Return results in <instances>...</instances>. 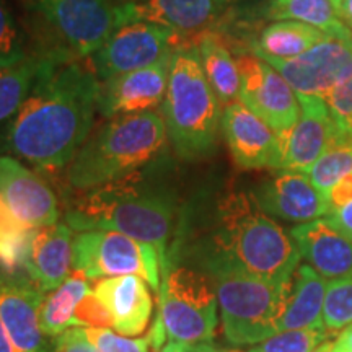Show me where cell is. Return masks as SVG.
<instances>
[{
  "mask_svg": "<svg viewBox=\"0 0 352 352\" xmlns=\"http://www.w3.org/2000/svg\"><path fill=\"white\" fill-rule=\"evenodd\" d=\"M98 94L90 67L43 56L36 82L7 127L6 147L41 171L65 168L90 135Z\"/></svg>",
  "mask_w": 352,
  "mask_h": 352,
  "instance_id": "cell-1",
  "label": "cell"
},
{
  "mask_svg": "<svg viewBox=\"0 0 352 352\" xmlns=\"http://www.w3.org/2000/svg\"><path fill=\"white\" fill-rule=\"evenodd\" d=\"M204 235L176 240L168 258L186 263L219 259L274 283L292 279L300 252L290 232L259 208L252 191L228 189L220 195Z\"/></svg>",
  "mask_w": 352,
  "mask_h": 352,
  "instance_id": "cell-2",
  "label": "cell"
},
{
  "mask_svg": "<svg viewBox=\"0 0 352 352\" xmlns=\"http://www.w3.org/2000/svg\"><path fill=\"white\" fill-rule=\"evenodd\" d=\"M178 197L168 186L135 173L90 189L65 214L72 230H111L157 250L164 266L179 223Z\"/></svg>",
  "mask_w": 352,
  "mask_h": 352,
  "instance_id": "cell-3",
  "label": "cell"
},
{
  "mask_svg": "<svg viewBox=\"0 0 352 352\" xmlns=\"http://www.w3.org/2000/svg\"><path fill=\"white\" fill-rule=\"evenodd\" d=\"M168 144L160 113L145 111L108 120L67 166V182L78 191L104 186L139 173L164 155Z\"/></svg>",
  "mask_w": 352,
  "mask_h": 352,
  "instance_id": "cell-4",
  "label": "cell"
},
{
  "mask_svg": "<svg viewBox=\"0 0 352 352\" xmlns=\"http://www.w3.org/2000/svg\"><path fill=\"white\" fill-rule=\"evenodd\" d=\"M158 316L152 344L158 352H232L215 346L219 302L212 280L199 267L176 258L162 266Z\"/></svg>",
  "mask_w": 352,
  "mask_h": 352,
  "instance_id": "cell-5",
  "label": "cell"
},
{
  "mask_svg": "<svg viewBox=\"0 0 352 352\" xmlns=\"http://www.w3.org/2000/svg\"><path fill=\"white\" fill-rule=\"evenodd\" d=\"M160 109L176 155L186 162L212 155L223 107L206 78L196 41L179 44L171 54L168 87Z\"/></svg>",
  "mask_w": 352,
  "mask_h": 352,
  "instance_id": "cell-6",
  "label": "cell"
},
{
  "mask_svg": "<svg viewBox=\"0 0 352 352\" xmlns=\"http://www.w3.org/2000/svg\"><path fill=\"white\" fill-rule=\"evenodd\" d=\"M212 280L226 340L232 346H254L279 333L290 283L253 276L219 259L189 263Z\"/></svg>",
  "mask_w": 352,
  "mask_h": 352,
  "instance_id": "cell-7",
  "label": "cell"
},
{
  "mask_svg": "<svg viewBox=\"0 0 352 352\" xmlns=\"http://www.w3.org/2000/svg\"><path fill=\"white\" fill-rule=\"evenodd\" d=\"M36 54L82 63L116 30L109 0H23Z\"/></svg>",
  "mask_w": 352,
  "mask_h": 352,
  "instance_id": "cell-8",
  "label": "cell"
},
{
  "mask_svg": "<svg viewBox=\"0 0 352 352\" xmlns=\"http://www.w3.org/2000/svg\"><path fill=\"white\" fill-rule=\"evenodd\" d=\"M72 267L94 280L140 276L155 292L162 284V263L157 250L120 232H78L72 243Z\"/></svg>",
  "mask_w": 352,
  "mask_h": 352,
  "instance_id": "cell-9",
  "label": "cell"
},
{
  "mask_svg": "<svg viewBox=\"0 0 352 352\" xmlns=\"http://www.w3.org/2000/svg\"><path fill=\"white\" fill-rule=\"evenodd\" d=\"M188 39L173 30L144 21L118 26L95 54L88 57L100 82L160 63Z\"/></svg>",
  "mask_w": 352,
  "mask_h": 352,
  "instance_id": "cell-10",
  "label": "cell"
},
{
  "mask_svg": "<svg viewBox=\"0 0 352 352\" xmlns=\"http://www.w3.org/2000/svg\"><path fill=\"white\" fill-rule=\"evenodd\" d=\"M235 57L240 70L239 101L277 134L289 131L300 114V103L294 88L254 52L243 51Z\"/></svg>",
  "mask_w": 352,
  "mask_h": 352,
  "instance_id": "cell-11",
  "label": "cell"
},
{
  "mask_svg": "<svg viewBox=\"0 0 352 352\" xmlns=\"http://www.w3.org/2000/svg\"><path fill=\"white\" fill-rule=\"evenodd\" d=\"M261 59L270 63L296 94L323 98L341 74L352 64V38L328 34L323 41L292 59Z\"/></svg>",
  "mask_w": 352,
  "mask_h": 352,
  "instance_id": "cell-12",
  "label": "cell"
},
{
  "mask_svg": "<svg viewBox=\"0 0 352 352\" xmlns=\"http://www.w3.org/2000/svg\"><path fill=\"white\" fill-rule=\"evenodd\" d=\"M0 204L26 227L59 223V206L50 184L12 157H0Z\"/></svg>",
  "mask_w": 352,
  "mask_h": 352,
  "instance_id": "cell-13",
  "label": "cell"
},
{
  "mask_svg": "<svg viewBox=\"0 0 352 352\" xmlns=\"http://www.w3.org/2000/svg\"><path fill=\"white\" fill-rule=\"evenodd\" d=\"M220 132L226 139L232 158L241 168L279 170V135L241 101H233L223 107Z\"/></svg>",
  "mask_w": 352,
  "mask_h": 352,
  "instance_id": "cell-14",
  "label": "cell"
},
{
  "mask_svg": "<svg viewBox=\"0 0 352 352\" xmlns=\"http://www.w3.org/2000/svg\"><path fill=\"white\" fill-rule=\"evenodd\" d=\"M297 96L300 103L298 120L289 131L277 134L280 140L279 170L307 173L310 166L338 142V135L321 96L300 94Z\"/></svg>",
  "mask_w": 352,
  "mask_h": 352,
  "instance_id": "cell-15",
  "label": "cell"
},
{
  "mask_svg": "<svg viewBox=\"0 0 352 352\" xmlns=\"http://www.w3.org/2000/svg\"><path fill=\"white\" fill-rule=\"evenodd\" d=\"M170 57L132 72L120 74L100 82L98 113L107 120L126 114L155 111L166 95Z\"/></svg>",
  "mask_w": 352,
  "mask_h": 352,
  "instance_id": "cell-16",
  "label": "cell"
},
{
  "mask_svg": "<svg viewBox=\"0 0 352 352\" xmlns=\"http://www.w3.org/2000/svg\"><path fill=\"white\" fill-rule=\"evenodd\" d=\"M43 298V290L25 274L0 267V323L19 352H47V336L39 324Z\"/></svg>",
  "mask_w": 352,
  "mask_h": 352,
  "instance_id": "cell-17",
  "label": "cell"
},
{
  "mask_svg": "<svg viewBox=\"0 0 352 352\" xmlns=\"http://www.w3.org/2000/svg\"><path fill=\"white\" fill-rule=\"evenodd\" d=\"M271 178L264 179L252 195L264 212L285 222L305 223L327 217L329 202L307 173L292 170H274Z\"/></svg>",
  "mask_w": 352,
  "mask_h": 352,
  "instance_id": "cell-18",
  "label": "cell"
},
{
  "mask_svg": "<svg viewBox=\"0 0 352 352\" xmlns=\"http://www.w3.org/2000/svg\"><path fill=\"white\" fill-rule=\"evenodd\" d=\"M220 8L217 0H139L116 6L118 26L144 21L173 30L183 38L199 36L214 23Z\"/></svg>",
  "mask_w": 352,
  "mask_h": 352,
  "instance_id": "cell-19",
  "label": "cell"
},
{
  "mask_svg": "<svg viewBox=\"0 0 352 352\" xmlns=\"http://www.w3.org/2000/svg\"><path fill=\"white\" fill-rule=\"evenodd\" d=\"M302 259L324 279L352 276V241L334 228L327 219L297 223L290 228Z\"/></svg>",
  "mask_w": 352,
  "mask_h": 352,
  "instance_id": "cell-20",
  "label": "cell"
},
{
  "mask_svg": "<svg viewBox=\"0 0 352 352\" xmlns=\"http://www.w3.org/2000/svg\"><path fill=\"white\" fill-rule=\"evenodd\" d=\"M94 292L111 315L114 331L139 336L148 327L153 302L144 277L131 274L100 279Z\"/></svg>",
  "mask_w": 352,
  "mask_h": 352,
  "instance_id": "cell-21",
  "label": "cell"
},
{
  "mask_svg": "<svg viewBox=\"0 0 352 352\" xmlns=\"http://www.w3.org/2000/svg\"><path fill=\"white\" fill-rule=\"evenodd\" d=\"M72 243L74 230L67 223L34 232L23 272L44 294L56 290L72 274Z\"/></svg>",
  "mask_w": 352,
  "mask_h": 352,
  "instance_id": "cell-22",
  "label": "cell"
},
{
  "mask_svg": "<svg viewBox=\"0 0 352 352\" xmlns=\"http://www.w3.org/2000/svg\"><path fill=\"white\" fill-rule=\"evenodd\" d=\"M328 283L310 264H298L294 272L279 333L287 329H320ZM327 329V328H324Z\"/></svg>",
  "mask_w": 352,
  "mask_h": 352,
  "instance_id": "cell-23",
  "label": "cell"
},
{
  "mask_svg": "<svg viewBox=\"0 0 352 352\" xmlns=\"http://www.w3.org/2000/svg\"><path fill=\"white\" fill-rule=\"evenodd\" d=\"M201 64L206 78L212 87L214 94L222 107L239 101L240 96V70L236 57L228 46L215 33L204 32L196 39Z\"/></svg>",
  "mask_w": 352,
  "mask_h": 352,
  "instance_id": "cell-24",
  "label": "cell"
},
{
  "mask_svg": "<svg viewBox=\"0 0 352 352\" xmlns=\"http://www.w3.org/2000/svg\"><path fill=\"white\" fill-rule=\"evenodd\" d=\"M328 34L314 26L294 20H276L267 23L254 38L250 50L261 57H277V59H292L303 54L323 41Z\"/></svg>",
  "mask_w": 352,
  "mask_h": 352,
  "instance_id": "cell-25",
  "label": "cell"
},
{
  "mask_svg": "<svg viewBox=\"0 0 352 352\" xmlns=\"http://www.w3.org/2000/svg\"><path fill=\"white\" fill-rule=\"evenodd\" d=\"M263 15L271 21H300L333 36L352 38V32L341 20L334 0H270Z\"/></svg>",
  "mask_w": 352,
  "mask_h": 352,
  "instance_id": "cell-26",
  "label": "cell"
},
{
  "mask_svg": "<svg viewBox=\"0 0 352 352\" xmlns=\"http://www.w3.org/2000/svg\"><path fill=\"white\" fill-rule=\"evenodd\" d=\"M88 277L82 272L74 271L63 284L52 292L44 294L39 324L47 338H57L65 329L72 328L74 314L78 302L90 292Z\"/></svg>",
  "mask_w": 352,
  "mask_h": 352,
  "instance_id": "cell-27",
  "label": "cell"
},
{
  "mask_svg": "<svg viewBox=\"0 0 352 352\" xmlns=\"http://www.w3.org/2000/svg\"><path fill=\"white\" fill-rule=\"evenodd\" d=\"M43 65V56L32 52L20 63L0 67V121L19 111L36 82Z\"/></svg>",
  "mask_w": 352,
  "mask_h": 352,
  "instance_id": "cell-28",
  "label": "cell"
},
{
  "mask_svg": "<svg viewBox=\"0 0 352 352\" xmlns=\"http://www.w3.org/2000/svg\"><path fill=\"white\" fill-rule=\"evenodd\" d=\"M36 228L26 227L0 204V267L12 274H25L30 243Z\"/></svg>",
  "mask_w": 352,
  "mask_h": 352,
  "instance_id": "cell-29",
  "label": "cell"
},
{
  "mask_svg": "<svg viewBox=\"0 0 352 352\" xmlns=\"http://www.w3.org/2000/svg\"><path fill=\"white\" fill-rule=\"evenodd\" d=\"M307 175L315 188L328 199L334 184L340 183L344 176L352 175V142L333 144L310 166Z\"/></svg>",
  "mask_w": 352,
  "mask_h": 352,
  "instance_id": "cell-30",
  "label": "cell"
},
{
  "mask_svg": "<svg viewBox=\"0 0 352 352\" xmlns=\"http://www.w3.org/2000/svg\"><path fill=\"white\" fill-rule=\"evenodd\" d=\"M323 100L336 129L338 142H352V64L329 88Z\"/></svg>",
  "mask_w": 352,
  "mask_h": 352,
  "instance_id": "cell-31",
  "label": "cell"
},
{
  "mask_svg": "<svg viewBox=\"0 0 352 352\" xmlns=\"http://www.w3.org/2000/svg\"><path fill=\"white\" fill-rule=\"evenodd\" d=\"M28 38L16 20L8 0H0V67H8L23 60L32 52L26 51Z\"/></svg>",
  "mask_w": 352,
  "mask_h": 352,
  "instance_id": "cell-32",
  "label": "cell"
},
{
  "mask_svg": "<svg viewBox=\"0 0 352 352\" xmlns=\"http://www.w3.org/2000/svg\"><path fill=\"white\" fill-rule=\"evenodd\" d=\"M352 324V276L328 280L323 327L338 331Z\"/></svg>",
  "mask_w": 352,
  "mask_h": 352,
  "instance_id": "cell-33",
  "label": "cell"
},
{
  "mask_svg": "<svg viewBox=\"0 0 352 352\" xmlns=\"http://www.w3.org/2000/svg\"><path fill=\"white\" fill-rule=\"evenodd\" d=\"M328 340V331L320 329H287L250 347L246 352H315Z\"/></svg>",
  "mask_w": 352,
  "mask_h": 352,
  "instance_id": "cell-34",
  "label": "cell"
},
{
  "mask_svg": "<svg viewBox=\"0 0 352 352\" xmlns=\"http://www.w3.org/2000/svg\"><path fill=\"white\" fill-rule=\"evenodd\" d=\"M87 338L98 352H148L151 336L132 340L109 328H83Z\"/></svg>",
  "mask_w": 352,
  "mask_h": 352,
  "instance_id": "cell-35",
  "label": "cell"
},
{
  "mask_svg": "<svg viewBox=\"0 0 352 352\" xmlns=\"http://www.w3.org/2000/svg\"><path fill=\"white\" fill-rule=\"evenodd\" d=\"M72 327H87V328H111L113 320L107 307L96 297L94 289L78 302L74 314Z\"/></svg>",
  "mask_w": 352,
  "mask_h": 352,
  "instance_id": "cell-36",
  "label": "cell"
},
{
  "mask_svg": "<svg viewBox=\"0 0 352 352\" xmlns=\"http://www.w3.org/2000/svg\"><path fill=\"white\" fill-rule=\"evenodd\" d=\"M52 352H98L96 347L88 340L83 328L74 327L65 329L63 334L54 340V351Z\"/></svg>",
  "mask_w": 352,
  "mask_h": 352,
  "instance_id": "cell-37",
  "label": "cell"
},
{
  "mask_svg": "<svg viewBox=\"0 0 352 352\" xmlns=\"http://www.w3.org/2000/svg\"><path fill=\"white\" fill-rule=\"evenodd\" d=\"M331 226L336 228L341 235L352 241V201L340 208H329L327 217Z\"/></svg>",
  "mask_w": 352,
  "mask_h": 352,
  "instance_id": "cell-38",
  "label": "cell"
},
{
  "mask_svg": "<svg viewBox=\"0 0 352 352\" xmlns=\"http://www.w3.org/2000/svg\"><path fill=\"white\" fill-rule=\"evenodd\" d=\"M315 352H352V324L342 328L333 341H324Z\"/></svg>",
  "mask_w": 352,
  "mask_h": 352,
  "instance_id": "cell-39",
  "label": "cell"
},
{
  "mask_svg": "<svg viewBox=\"0 0 352 352\" xmlns=\"http://www.w3.org/2000/svg\"><path fill=\"white\" fill-rule=\"evenodd\" d=\"M329 208H340L352 201V175H347L340 183L334 184L328 196Z\"/></svg>",
  "mask_w": 352,
  "mask_h": 352,
  "instance_id": "cell-40",
  "label": "cell"
},
{
  "mask_svg": "<svg viewBox=\"0 0 352 352\" xmlns=\"http://www.w3.org/2000/svg\"><path fill=\"white\" fill-rule=\"evenodd\" d=\"M336 7L341 20L344 21L347 28L352 32V0H338Z\"/></svg>",
  "mask_w": 352,
  "mask_h": 352,
  "instance_id": "cell-41",
  "label": "cell"
},
{
  "mask_svg": "<svg viewBox=\"0 0 352 352\" xmlns=\"http://www.w3.org/2000/svg\"><path fill=\"white\" fill-rule=\"evenodd\" d=\"M0 352H19L2 323H0Z\"/></svg>",
  "mask_w": 352,
  "mask_h": 352,
  "instance_id": "cell-42",
  "label": "cell"
},
{
  "mask_svg": "<svg viewBox=\"0 0 352 352\" xmlns=\"http://www.w3.org/2000/svg\"><path fill=\"white\" fill-rule=\"evenodd\" d=\"M232 2V0H217V3H219V6H227V3H230Z\"/></svg>",
  "mask_w": 352,
  "mask_h": 352,
  "instance_id": "cell-43",
  "label": "cell"
},
{
  "mask_svg": "<svg viewBox=\"0 0 352 352\" xmlns=\"http://www.w3.org/2000/svg\"><path fill=\"white\" fill-rule=\"evenodd\" d=\"M127 2H139V0H127Z\"/></svg>",
  "mask_w": 352,
  "mask_h": 352,
  "instance_id": "cell-44",
  "label": "cell"
},
{
  "mask_svg": "<svg viewBox=\"0 0 352 352\" xmlns=\"http://www.w3.org/2000/svg\"><path fill=\"white\" fill-rule=\"evenodd\" d=\"M334 2H338V0H334Z\"/></svg>",
  "mask_w": 352,
  "mask_h": 352,
  "instance_id": "cell-45",
  "label": "cell"
}]
</instances>
